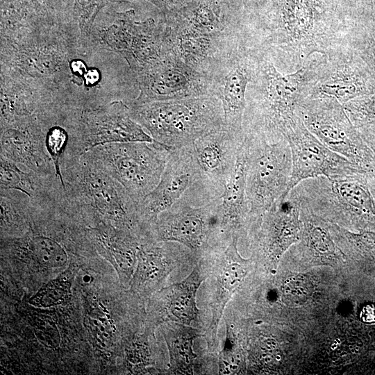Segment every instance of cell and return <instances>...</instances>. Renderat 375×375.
Here are the masks:
<instances>
[{
    "label": "cell",
    "instance_id": "25",
    "mask_svg": "<svg viewBox=\"0 0 375 375\" xmlns=\"http://www.w3.org/2000/svg\"><path fill=\"white\" fill-rule=\"evenodd\" d=\"M312 289L309 278L303 275L293 276L284 283L282 288L283 298L287 304L300 306L310 299Z\"/></svg>",
    "mask_w": 375,
    "mask_h": 375
},
{
    "label": "cell",
    "instance_id": "11",
    "mask_svg": "<svg viewBox=\"0 0 375 375\" xmlns=\"http://www.w3.org/2000/svg\"><path fill=\"white\" fill-rule=\"evenodd\" d=\"M375 92V78L348 44L322 54L308 97H328L342 105Z\"/></svg>",
    "mask_w": 375,
    "mask_h": 375
},
{
    "label": "cell",
    "instance_id": "13",
    "mask_svg": "<svg viewBox=\"0 0 375 375\" xmlns=\"http://www.w3.org/2000/svg\"><path fill=\"white\" fill-rule=\"evenodd\" d=\"M244 137L224 128L199 138L192 144L202 187L210 201L222 194Z\"/></svg>",
    "mask_w": 375,
    "mask_h": 375
},
{
    "label": "cell",
    "instance_id": "8",
    "mask_svg": "<svg viewBox=\"0 0 375 375\" xmlns=\"http://www.w3.org/2000/svg\"><path fill=\"white\" fill-rule=\"evenodd\" d=\"M185 194L198 204L210 201L202 187L192 144L170 150L158 184L138 204V216L143 228L151 231L158 216Z\"/></svg>",
    "mask_w": 375,
    "mask_h": 375
},
{
    "label": "cell",
    "instance_id": "19",
    "mask_svg": "<svg viewBox=\"0 0 375 375\" xmlns=\"http://www.w3.org/2000/svg\"><path fill=\"white\" fill-rule=\"evenodd\" d=\"M201 282L194 271L185 281L169 287L166 307L172 320L189 325L197 317L195 297Z\"/></svg>",
    "mask_w": 375,
    "mask_h": 375
},
{
    "label": "cell",
    "instance_id": "6",
    "mask_svg": "<svg viewBox=\"0 0 375 375\" xmlns=\"http://www.w3.org/2000/svg\"><path fill=\"white\" fill-rule=\"evenodd\" d=\"M244 144L248 219L260 221L288 189L292 173L291 150L286 139L268 142L245 135Z\"/></svg>",
    "mask_w": 375,
    "mask_h": 375
},
{
    "label": "cell",
    "instance_id": "24",
    "mask_svg": "<svg viewBox=\"0 0 375 375\" xmlns=\"http://www.w3.org/2000/svg\"><path fill=\"white\" fill-rule=\"evenodd\" d=\"M109 0H74V14L83 37H88L95 19Z\"/></svg>",
    "mask_w": 375,
    "mask_h": 375
},
{
    "label": "cell",
    "instance_id": "5",
    "mask_svg": "<svg viewBox=\"0 0 375 375\" xmlns=\"http://www.w3.org/2000/svg\"><path fill=\"white\" fill-rule=\"evenodd\" d=\"M169 151L153 140L99 145L83 155L118 181L138 205L158 184Z\"/></svg>",
    "mask_w": 375,
    "mask_h": 375
},
{
    "label": "cell",
    "instance_id": "21",
    "mask_svg": "<svg viewBox=\"0 0 375 375\" xmlns=\"http://www.w3.org/2000/svg\"><path fill=\"white\" fill-rule=\"evenodd\" d=\"M343 106L359 131L375 129V92L356 97Z\"/></svg>",
    "mask_w": 375,
    "mask_h": 375
},
{
    "label": "cell",
    "instance_id": "20",
    "mask_svg": "<svg viewBox=\"0 0 375 375\" xmlns=\"http://www.w3.org/2000/svg\"><path fill=\"white\" fill-rule=\"evenodd\" d=\"M178 330L169 338L168 346L171 365L177 371L189 373L196 355L192 351V341L195 336Z\"/></svg>",
    "mask_w": 375,
    "mask_h": 375
},
{
    "label": "cell",
    "instance_id": "26",
    "mask_svg": "<svg viewBox=\"0 0 375 375\" xmlns=\"http://www.w3.org/2000/svg\"><path fill=\"white\" fill-rule=\"evenodd\" d=\"M362 138L372 149L375 154V129L372 130H363L359 131ZM372 193L375 198V188L371 189Z\"/></svg>",
    "mask_w": 375,
    "mask_h": 375
},
{
    "label": "cell",
    "instance_id": "1",
    "mask_svg": "<svg viewBox=\"0 0 375 375\" xmlns=\"http://www.w3.org/2000/svg\"><path fill=\"white\" fill-rule=\"evenodd\" d=\"M322 54L310 57L298 70L284 74L260 53L258 65L247 92L243 117L245 135L268 142L286 139L285 133L298 118L300 103L309 97L316 82Z\"/></svg>",
    "mask_w": 375,
    "mask_h": 375
},
{
    "label": "cell",
    "instance_id": "27",
    "mask_svg": "<svg viewBox=\"0 0 375 375\" xmlns=\"http://www.w3.org/2000/svg\"><path fill=\"white\" fill-rule=\"evenodd\" d=\"M360 318L365 323H375V306L369 304L364 306Z\"/></svg>",
    "mask_w": 375,
    "mask_h": 375
},
{
    "label": "cell",
    "instance_id": "28",
    "mask_svg": "<svg viewBox=\"0 0 375 375\" xmlns=\"http://www.w3.org/2000/svg\"><path fill=\"white\" fill-rule=\"evenodd\" d=\"M83 78L88 86L94 85L99 79V74L96 69H87Z\"/></svg>",
    "mask_w": 375,
    "mask_h": 375
},
{
    "label": "cell",
    "instance_id": "15",
    "mask_svg": "<svg viewBox=\"0 0 375 375\" xmlns=\"http://www.w3.org/2000/svg\"><path fill=\"white\" fill-rule=\"evenodd\" d=\"M260 53L255 49L242 55L237 65L228 74L221 95L224 128L244 135L243 117L247 105L248 85L257 69Z\"/></svg>",
    "mask_w": 375,
    "mask_h": 375
},
{
    "label": "cell",
    "instance_id": "18",
    "mask_svg": "<svg viewBox=\"0 0 375 375\" xmlns=\"http://www.w3.org/2000/svg\"><path fill=\"white\" fill-rule=\"evenodd\" d=\"M1 237L19 235L29 228L31 200L16 190L1 189Z\"/></svg>",
    "mask_w": 375,
    "mask_h": 375
},
{
    "label": "cell",
    "instance_id": "16",
    "mask_svg": "<svg viewBox=\"0 0 375 375\" xmlns=\"http://www.w3.org/2000/svg\"><path fill=\"white\" fill-rule=\"evenodd\" d=\"M247 157L244 140L238 152L233 172L221 195L220 221L222 230L238 238L236 230L248 219L249 205L246 196Z\"/></svg>",
    "mask_w": 375,
    "mask_h": 375
},
{
    "label": "cell",
    "instance_id": "23",
    "mask_svg": "<svg viewBox=\"0 0 375 375\" xmlns=\"http://www.w3.org/2000/svg\"><path fill=\"white\" fill-rule=\"evenodd\" d=\"M237 241L238 238H233L225 251L228 262L222 275V285L230 292L237 288L247 274V270L242 266L240 261L242 259L237 251Z\"/></svg>",
    "mask_w": 375,
    "mask_h": 375
},
{
    "label": "cell",
    "instance_id": "29",
    "mask_svg": "<svg viewBox=\"0 0 375 375\" xmlns=\"http://www.w3.org/2000/svg\"><path fill=\"white\" fill-rule=\"evenodd\" d=\"M72 72L76 76H81L83 78V76L87 71L84 63L80 60H74L71 63Z\"/></svg>",
    "mask_w": 375,
    "mask_h": 375
},
{
    "label": "cell",
    "instance_id": "7",
    "mask_svg": "<svg viewBox=\"0 0 375 375\" xmlns=\"http://www.w3.org/2000/svg\"><path fill=\"white\" fill-rule=\"evenodd\" d=\"M297 114L324 144L375 178V154L337 99L307 97L299 106Z\"/></svg>",
    "mask_w": 375,
    "mask_h": 375
},
{
    "label": "cell",
    "instance_id": "4",
    "mask_svg": "<svg viewBox=\"0 0 375 375\" xmlns=\"http://www.w3.org/2000/svg\"><path fill=\"white\" fill-rule=\"evenodd\" d=\"M365 178L318 176L305 180L290 192L301 206L321 218L375 231V198Z\"/></svg>",
    "mask_w": 375,
    "mask_h": 375
},
{
    "label": "cell",
    "instance_id": "12",
    "mask_svg": "<svg viewBox=\"0 0 375 375\" xmlns=\"http://www.w3.org/2000/svg\"><path fill=\"white\" fill-rule=\"evenodd\" d=\"M222 199L218 197L209 203L197 206L183 198L178 200L169 209L162 212L153 226L160 240L174 241L190 249L205 247L220 221Z\"/></svg>",
    "mask_w": 375,
    "mask_h": 375
},
{
    "label": "cell",
    "instance_id": "9",
    "mask_svg": "<svg viewBox=\"0 0 375 375\" xmlns=\"http://www.w3.org/2000/svg\"><path fill=\"white\" fill-rule=\"evenodd\" d=\"M71 153L79 157L94 147L114 143L153 141L131 116L130 108L114 101L72 115Z\"/></svg>",
    "mask_w": 375,
    "mask_h": 375
},
{
    "label": "cell",
    "instance_id": "14",
    "mask_svg": "<svg viewBox=\"0 0 375 375\" xmlns=\"http://www.w3.org/2000/svg\"><path fill=\"white\" fill-rule=\"evenodd\" d=\"M1 156L40 176H56L44 128L33 121L20 119L1 127Z\"/></svg>",
    "mask_w": 375,
    "mask_h": 375
},
{
    "label": "cell",
    "instance_id": "2",
    "mask_svg": "<svg viewBox=\"0 0 375 375\" xmlns=\"http://www.w3.org/2000/svg\"><path fill=\"white\" fill-rule=\"evenodd\" d=\"M60 172L67 198L85 226L105 223L137 238L143 232L138 205L127 190L83 155L63 161Z\"/></svg>",
    "mask_w": 375,
    "mask_h": 375
},
{
    "label": "cell",
    "instance_id": "22",
    "mask_svg": "<svg viewBox=\"0 0 375 375\" xmlns=\"http://www.w3.org/2000/svg\"><path fill=\"white\" fill-rule=\"evenodd\" d=\"M347 44L362 60L375 78V32L358 23Z\"/></svg>",
    "mask_w": 375,
    "mask_h": 375
},
{
    "label": "cell",
    "instance_id": "3",
    "mask_svg": "<svg viewBox=\"0 0 375 375\" xmlns=\"http://www.w3.org/2000/svg\"><path fill=\"white\" fill-rule=\"evenodd\" d=\"M131 117L169 150L224 128L222 103L210 98L151 101L130 108Z\"/></svg>",
    "mask_w": 375,
    "mask_h": 375
},
{
    "label": "cell",
    "instance_id": "10",
    "mask_svg": "<svg viewBox=\"0 0 375 375\" xmlns=\"http://www.w3.org/2000/svg\"><path fill=\"white\" fill-rule=\"evenodd\" d=\"M285 138L291 150L292 173L288 189L281 197L301 182L318 176H361L375 188V178L324 144L308 130L300 117L287 128Z\"/></svg>",
    "mask_w": 375,
    "mask_h": 375
},
{
    "label": "cell",
    "instance_id": "17",
    "mask_svg": "<svg viewBox=\"0 0 375 375\" xmlns=\"http://www.w3.org/2000/svg\"><path fill=\"white\" fill-rule=\"evenodd\" d=\"M1 189L16 190L31 199L47 195L62 183L57 176H44L0 157Z\"/></svg>",
    "mask_w": 375,
    "mask_h": 375
}]
</instances>
